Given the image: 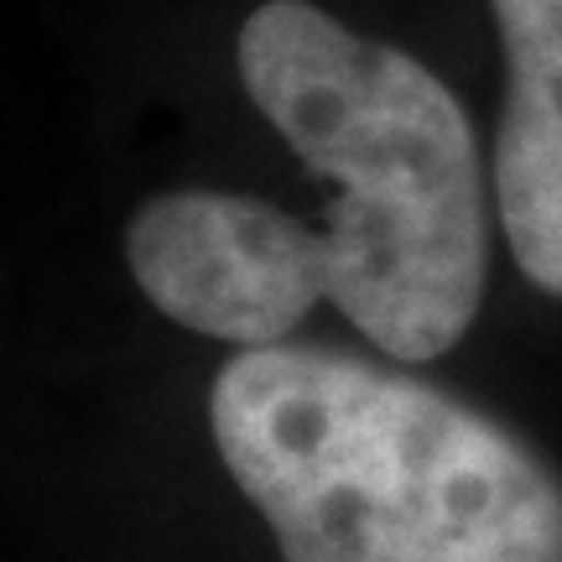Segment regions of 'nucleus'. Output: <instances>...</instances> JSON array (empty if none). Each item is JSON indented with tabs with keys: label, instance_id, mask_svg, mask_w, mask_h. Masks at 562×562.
<instances>
[{
	"label": "nucleus",
	"instance_id": "2",
	"mask_svg": "<svg viewBox=\"0 0 562 562\" xmlns=\"http://www.w3.org/2000/svg\"><path fill=\"white\" fill-rule=\"evenodd\" d=\"M235 63L271 131L339 188L323 224L328 302L391 360L448 355L490 271L480 140L459 94L307 0H261Z\"/></svg>",
	"mask_w": 562,
	"mask_h": 562
},
{
	"label": "nucleus",
	"instance_id": "1",
	"mask_svg": "<svg viewBox=\"0 0 562 562\" xmlns=\"http://www.w3.org/2000/svg\"><path fill=\"white\" fill-rule=\"evenodd\" d=\"M209 427L281 562H562V480L417 375L307 344L240 349Z\"/></svg>",
	"mask_w": 562,
	"mask_h": 562
},
{
	"label": "nucleus",
	"instance_id": "3",
	"mask_svg": "<svg viewBox=\"0 0 562 562\" xmlns=\"http://www.w3.org/2000/svg\"><path fill=\"white\" fill-rule=\"evenodd\" d=\"M125 261L161 318L235 349L286 344L328 302L323 229L250 193L172 188L146 199L125 229Z\"/></svg>",
	"mask_w": 562,
	"mask_h": 562
},
{
	"label": "nucleus",
	"instance_id": "4",
	"mask_svg": "<svg viewBox=\"0 0 562 562\" xmlns=\"http://www.w3.org/2000/svg\"><path fill=\"white\" fill-rule=\"evenodd\" d=\"M505 42L495 209L521 277L562 297V0H490Z\"/></svg>",
	"mask_w": 562,
	"mask_h": 562
}]
</instances>
